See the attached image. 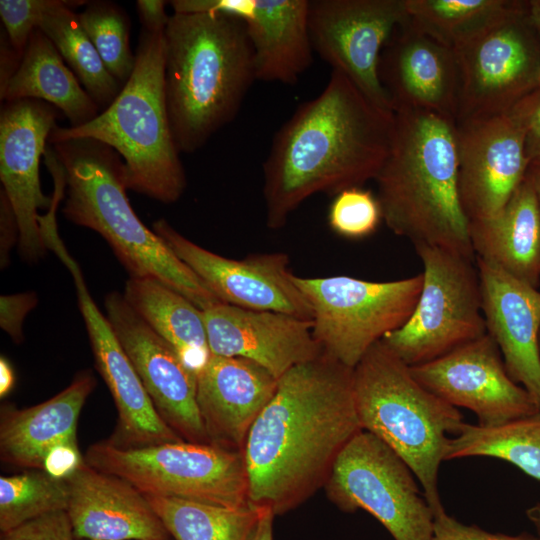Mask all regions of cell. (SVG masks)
Masks as SVG:
<instances>
[{"mask_svg":"<svg viewBox=\"0 0 540 540\" xmlns=\"http://www.w3.org/2000/svg\"><path fill=\"white\" fill-rule=\"evenodd\" d=\"M457 122L508 113L540 86V38L526 8L454 50Z\"/></svg>","mask_w":540,"mask_h":540,"instance_id":"obj_12","label":"cell"},{"mask_svg":"<svg viewBox=\"0 0 540 540\" xmlns=\"http://www.w3.org/2000/svg\"><path fill=\"white\" fill-rule=\"evenodd\" d=\"M152 229L221 302L312 320L310 305L294 281L286 253H256L232 259L194 243L165 219L156 220Z\"/></svg>","mask_w":540,"mask_h":540,"instance_id":"obj_14","label":"cell"},{"mask_svg":"<svg viewBox=\"0 0 540 540\" xmlns=\"http://www.w3.org/2000/svg\"><path fill=\"white\" fill-rule=\"evenodd\" d=\"M518 0H406L409 20L440 44L465 45L494 26L522 12Z\"/></svg>","mask_w":540,"mask_h":540,"instance_id":"obj_30","label":"cell"},{"mask_svg":"<svg viewBox=\"0 0 540 540\" xmlns=\"http://www.w3.org/2000/svg\"><path fill=\"white\" fill-rule=\"evenodd\" d=\"M66 480V512L76 539L169 540L145 495L126 480L85 461Z\"/></svg>","mask_w":540,"mask_h":540,"instance_id":"obj_24","label":"cell"},{"mask_svg":"<svg viewBox=\"0 0 540 540\" xmlns=\"http://www.w3.org/2000/svg\"><path fill=\"white\" fill-rule=\"evenodd\" d=\"M423 283L407 322L381 341L408 366L433 361L487 333L476 258L414 246Z\"/></svg>","mask_w":540,"mask_h":540,"instance_id":"obj_10","label":"cell"},{"mask_svg":"<svg viewBox=\"0 0 540 540\" xmlns=\"http://www.w3.org/2000/svg\"><path fill=\"white\" fill-rule=\"evenodd\" d=\"M66 0H1L0 16L5 32L19 55L23 56L28 41L42 18Z\"/></svg>","mask_w":540,"mask_h":540,"instance_id":"obj_37","label":"cell"},{"mask_svg":"<svg viewBox=\"0 0 540 540\" xmlns=\"http://www.w3.org/2000/svg\"><path fill=\"white\" fill-rule=\"evenodd\" d=\"M0 99L46 102L61 111L73 128L90 122L100 113L99 106L39 28L32 33L21 63Z\"/></svg>","mask_w":540,"mask_h":540,"instance_id":"obj_28","label":"cell"},{"mask_svg":"<svg viewBox=\"0 0 540 540\" xmlns=\"http://www.w3.org/2000/svg\"><path fill=\"white\" fill-rule=\"evenodd\" d=\"M95 385L94 376L84 371L45 402L24 409L2 406L1 461L21 468L43 470L47 458L56 450L79 448V416Z\"/></svg>","mask_w":540,"mask_h":540,"instance_id":"obj_26","label":"cell"},{"mask_svg":"<svg viewBox=\"0 0 540 540\" xmlns=\"http://www.w3.org/2000/svg\"><path fill=\"white\" fill-rule=\"evenodd\" d=\"M2 540H76L66 510L29 520L2 533Z\"/></svg>","mask_w":540,"mask_h":540,"instance_id":"obj_38","label":"cell"},{"mask_svg":"<svg viewBox=\"0 0 540 540\" xmlns=\"http://www.w3.org/2000/svg\"><path fill=\"white\" fill-rule=\"evenodd\" d=\"M175 540H246L262 507L228 508L175 497L145 495Z\"/></svg>","mask_w":540,"mask_h":540,"instance_id":"obj_33","label":"cell"},{"mask_svg":"<svg viewBox=\"0 0 540 540\" xmlns=\"http://www.w3.org/2000/svg\"><path fill=\"white\" fill-rule=\"evenodd\" d=\"M0 228H1V265L8 261V252L11 246L18 242V224L5 193L0 191Z\"/></svg>","mask_w":540,"mask_h":540,"instance_id":"obj_42","label":"cell"},{"mask_svg":"<svg viewBox=\"0 0 540 540\" xmlns=\"http://www.w3.org/2000/svg\"><path fill=\"white\" fill-rule=\"evenodd\" d=\"M357 416L365 430L410 467L433 515L445 510L438 486L449 438L464 423L457 407L424 388L382 341L353 368Z\"/></svg>","mask_w":540,"mask_h":540,"instance_id":"obj_7","label":"cell"},{"mask_svg":"<svg viewBox=\"0 0 540 540\" xmlns=\"http://www.w3.org/2000/svg\"><path fill=\"white\" fill-rule=\"evenodd\" d=\"M175 13L220 12L239 18L249 38L256 80L293 85L309 68L308 0H173Z\"/></svg>","mask_w":540,"mask_h":540,"instance_id":"obj_20","label":"cell"},{"mask_svg":"<svg viewBox=\"0 0 540 540\" xmlns=\"http://www.w3.org/2000/svg\"><path fill=\"white\" fill-rule=\"evenodd\" d=\"M49 249L54 251L73 277L95 366L117 409L116 430L107 440L119 447H145L183 440L156 411L107 317L90 295L78 263L69 254L60 236L50 240Z\"/></svg>","mask_w":540,"mask_h":540,"instance_id":"obj_16","label":"cell"},{"mask_svg":"<svg viewBox=\"0 0 540 540\" xmlns=\"http://www.w3.org/2000/svg\"><path fill=\"white\" fill-rule=\"evenodd\" d=\"M135 57L131 76L107 108L82 126H56L48 143L71 138L100 141L123 160L127 189L174 203L187 181L167 108L164 31L142 29Z\"/></svg>","mask_w":540,"mask_h":540,"instance_id":"obj_6","label":"cell"},{"mask_svg":"<svg viewBox=\"0 0 540 540\" xmlns=\"http://www.w3.org/2000/svg\"><path fill=\"white\" fill-rule=\"evenodd\" d=\"M469 235L476 258L538 288L540 208L526 178L497 214L469 222Z\"/></svg>","mask_w":540,"mask_h":540,"instance_id":"obj_27","label":"cell"},{"mask_svg":"<svg viewBox=\"0 0 540 540\" xmlns=\"http://www.w3.org/2000/svg\"><path fill=\"white\" fill-rule=\"evenodd\" d=\"M22 56L13 48L5 30L0 36V95L4 93L9 81L17 71Z\"/></svg>","mask_w":540,"mask_h":540,"instance_id":"obj_44","label":"cell"},{"mask_svg":"<svg viewBox=\"0 0 540 540\" xmlns=\"http://www.w3.org/2000/svg\"><path fill=\"white\" fill-rule=\"evenodd\" d=\"M68 503L66 479L36 469L1 476L0 530L4 533L42 515L66 510Z\"/></svg>","mask_w":540,"mask_h":540,"instance_id":"obj_34","label":"cell"},{"mask_svg":"<svg viewBox=\"0 0 540 540\" xmlns=\"http://www.w3.org/2000/svg\"><path fill=\"white\" fill-rule=\"evenodd\" d=\"M389 155L374 179L383 221L414 246L476 258L458 189L456 122L399 110Z\"/></svg>","mask_w":540,"mask_h":540,"instance_id":"obj_4","label":"cell"},{"mask_svg":"<svg viewBox=\"0 0 540 540\" xmlns=\"http://www.w3.org/2000/svg\"><path fill=\"white\" fill-rule=\"evenodd\" d=\"M164 38L172 134L194 153L237 116L256 80L253 50L243 22L220 12H173Z\"/></svg>","mask_w":540,"mask_h":540,"instance_id":"obj_3","label":"cell"},{"mask_svg":"<svg viewBox=\"0 0 540 540\" xmlns=\"http://www.w3.org/2000/svg\"><path fill=\"white\" fill-rule=\"evenodd\" d=\"M416 480L400 456L361 430L337 457L324 488L340 510L370 513L394 540H431L434 515Z\"/></svg>","mask_w":540,"mask_h":540,"instance_id":"obj_11","label":"cell"},{"mask_svg":"<svg viewBox=\"0 0 540 540\" xmlns=\"http://www.w3.org/2000/svg\"><path fill=\"white\" fill-rule=\"evenodd\" d=\"M139 21L142 29L150 32L164 31L170 16L166 13V2L163 0H138L136 2Z\"/></svg>","mask_w":540,"mask_h":540,"instance_id":"obj_43","label":"cell"},{"mask_svg":"<svg viewBox=\"0 0 540 540\" xmlns=\"http://www.w3.org/2000/svg\"><path fill=\"white\" fill-rule=\"evenodd\" d=\"M65 175V218L99 233L131 278H152L185 296L202 311L221 302L168 245L146 227L126 191L123 160L90 138L48 143Z\"/></svg>","mask_w":540,"mask_h":540,"instance_id":"obj_5","label":"cell"},{"mask_svg":"<svg viewBox=\"0 0 540 540\" xmlns=\"http://www.w3.org/2000/svg\"><path fill=\"white\" fill-rule=\"evenodd\" d=\"M277 384L274 375L252 360L211 354L196 375L197 405L209 443L243 451Z\"/></svg>","mask_w":540,"mask_h":540,"instance_id":"obj_25","label":"cell"},{"mask_svg":"<svg viewBox=\"0 0 540 540\" xmlns=\"http://www.w3.org/2000/svg\"><path fill=\"white\" fill-rule=\"evenodd\" d=\"M410 371L437 397L471 410L482 427L540 412L531 394L509 376L500 350L488 333L433 361L410 366Z\"/></svg>","mask_w":540,"mask_h":540,"instance_id":"obj_15","label":"cell"},{"mask_svg":"<svg viewBox=\"0 0 540 540\" xmlns=\"http://www.w3.org/2000/svg\"><path fill=\"white\" fill-rule=\"evenodd\" d=\"M84 461L144 495L228 508L251 504L243 451L185 440L145 447H119L104 440L87 449Z\"/></svg>","mask_w":540,"mask_h":540,"instance_id":"obj_8","label":"cell"},{"mask_svg":"<svg viewBox=\"0 0 540 540\" xmlns=\"http://www.w3.org/2000/svg\"><path fill=\"white\" fill-rule=\"evenodd\" d=\"M37 303V295L34 292L1 296L0 325L15 342L23 340V321Z\"/></svg>","mask_w":540,"mask_h":540,"instance_id":"obj_41","label":"cell"},{"mask_svg":"<svg viewBox=\"0 0 540 540\" xmlns=\"http://www.w3.org/2000/svg\"><path fill=\"white\" fill-rule=\"evenodd\" d=\"M312 311V333L326 356L354 368L367 351L410 318L423 275L393 281L294 275Z\"/></svg>","mask_w":540,"mask_h":540,"instance_id":"obj_9","label":"cell"},{"mask_svg":"<svg viewBox=\"0 0 540 540\" xmlns=\"http://www.w3.org/2000/svg\"><path fill=\"white\" fill-rule=\"evenodd\" d=\"M525 178L531 185L540 208V159L529 163Z\"/></svg>","mask_w":540,"mask_h":540,"instance_id":"obj_47","label":"cell"},{"mask_svg":"<svg viewBox=\"0 0 540 540\" xmlns=\"http://www.w3.org/2000/svg\"><path fill=\"white\" fill-rule=\"evenodd\" d=\"M520 124L529 162L540 159V86L510 111Z\"/></svg>","mask_w":540,"mask_h":540,"instance_id":"obj_40","label":"cell"},{"mask_svg":"<svg viewBox=\"0 0 540 540\" xmlns=\"http://www.w3.org/2000/svg\"><path fill=\"white\" fill-rule=\"evenodd\" d=\"M77 18L108 71L124 85L136 61L130 49V22L126 12L110 1H88Z\"/></svg>","mask_w":540,"mask_h":540,"instance_id":"obj_35","label":"cell"},{"mask_svg":"<svg viewBox=\"0 0 540 540\" xmlns=\"http://www.w3.org/2000/svg\"><path fill=\"white\" fill-rule=\"evenodd\" d=\"M333 197L327 222L330 229L342 238L359 240L369 237L383 221L377 195L362 186L345 189Z\"/></svg>","mask_w":540,"mask_h":540,"instance_id":"obj_36","label":"cell"},{"mask_svg":"<svg viewBox=\"0 0 540 540\" xmlns=\"http://www.w3.org/2000/svg\"><path fill=\"white\" fill-rule=\"evenodd\" d=\"M123 296L196 375L211 356L203 312L185 296L152 278H129Z\"/></svg>","mask_w":540,"mask_h":540,"instance_id":"obj_29","label":"cell"},{"mask_svg":"<svg viewBox=\"0 0 540 540\" xmlns=\"http://www.w3.org/2000/svg\"><path fill=\"white\" fill-rule=\"evenodd\" d=\"M395 113L332 70L323 91L300 105L276 133L263 165L265 221L271 230L317 193L339 192L375 179L386 161Z\"/></svg>","mask_w":540,"mask_h":540,"instance_id":"obj_2","label":"cell"},{"mask_svg":"<svg viewBox=\"0 0 540 540\" xmlns=\"http://www.w3.org/2000/svg\"><path fill=\"white\" fill-rule=\"evenodd\" d=\"M88 1H69L49 11L39 29L54 44L86 92L104 110L118 96L123 84L106 68L96 48L79 24L74 8Z\"/></svg>","mask_w":540,"mask_h":540,"instance_id":"obj_31","label":"cell"},{"mask_svg":"<svg viewBox=\"0 0 540 540\" xmlns=\"http://www.w3.org/2000/svg\"><path fill=\"white\" fill-rule=\"evenodd\" d=\"M104 305L106 317L160 417L183 440L209 443L197 405L196 374L123 294H107Z\"/></svg>","mask_w":540,"mask_h":540,"instance_id":"obj_18","label":"cell"},{"mask_svg":"<svg viewBox=\"0 0 540 540\" xmlns=\"http://www.w3.org/2000/svg\"><path fill=\"white\" fill-rule=\"evenodd\" d=\"M202 312L212 355L252 360L277 379L322 353L312 320L223 302Z\"/></svg>","mask_w":540,"mask_h":540,"instance_id":"obj_22","label":"cell"},{"mask_svg":"<svg viewBox=\"0 0 540 540\" xmlns=\"http://www.w3.org/2000/svg\"><path fill=\"white\" fill-rule=\"evenodd\" d=\"M476 265L487 333L540 409V291L489 261L476 258Z\"/></svg>","mask_w":540,"mask_h":540,"instance_id":"obj_23","label":"cell"},{"mask_svg":"<svg viewBox=\"0 0 540 540\" xmlns=\"http://www.w3.org/2000/svg\"><path fill=\"white\" fill-rule=\"evenodd\" d=\"M527 16L540 38V0L527 1Z\"/></svg>","mask_w":540,"mask_h":540,"instance_id":"obj_48","label":"cell"},{"mask_svg":"<svg viewBox=\"0 0 540 540\" xmlns=\"http://www.w3.org/2000/svg\"><path fill=\"white\" fill-rule=\"evenodd\" d=\"M14 369L5 356L0 358V397H6L14 388Z\"/></svg>","mask_w":540,"mask_h":540,"instance_id":"obj_46","label":"cell"},{"mask_svg":"<svg viewBox=\"0 0 540 540\" xmlns=\"http://www.w3.org/2000/svg\"><path fill=\"white\" fill-rule=\"evenodd\" d=\"M407 18L406 0H309L313 50L372 102L390 111L379 61L394 29Z\"/></svg>","mask_w":540,"mask_h":540,"instance_id":"obj_13","label":"cell"},{"mask_svg":"<svg viewBox=\"0 0 540 540\" xmlns=\"http://www.w3.org/2000/svg\"><path fill=\"white\" fill-rule=\"evenodd\" d=\"M362 430L353 369L321 353L278 379L243 450L250 503L283 514L324 487L348 442Z\"/></svg>","mask_w":540,"mask_h":540,"instance_id":"obj_1","label":"cell"},{"mask_svg":"<svg viewBox=\"0 0 540 540\" xmlns=\"http://www.w3.org/2000/svg\"><path fill=\"white\" fill-rule=\"evenodd\" d=\"M474 456L501 459L540 481V412L494 427L464 422L449 438L445 461Z\"/></svg>","mask_w":540,"mask_h":540,"instance_id":"obj_32","label":"cell"},{"mask_svg":"<svg viewBox=\"0 0 540 540\" xmlns=\"http://www.w3.org/2000/svg\"><path fill=\"white\" fill-rule=\"evenodd\" d=\"M431 540H539L530 533L508 535L488 532L476 525L461 523L445 510L434 515Z\"/></svg>","mask_w":540,"mask_h":540,"instance_id":"obj_39","label":"cell"},{"mask_svg":"<svg viewBox=\"0 0 540 540\" xmlns=\"http://www.w3.org/2000/svg\"><path fill=\"white\" fill-rule=\"evenodd\" d=\"M525 514L527 516V519L534 526L536 536L540 540V503H536L533 506L529 507L525 511Z\"/></svg>","mask_w":540,"mask_h":540,"instance_id":"obj_49","label":"cell"},{"mask_svg":"<svg viewBox=\"0 0 540 540\" xmlns=\"http://www.w3.org/2000/svg\"><path fill=\"white\" fill-rule=\"evenodd\" d=\"M275 515L271 509L262 507L259 519L246 540H273V521Z\"/></svg>","mask_w":540,"mask_h":540,"instance_id":"obj_45","label":"cell"},{"mask_svg":"<svg viewBox=\"0 0 540 540\" xmlns=\"http://www.w3.org/2000/svg\"><path fill=\"white\" fill-rule=\"evenodd\" d=\"M379 78L394 112L423 110L456 122L460 73L455 52L407 18L386 42Z\"/></svg>","mask_w":540,"mask_h":540,"instance_id":"obj_21","label":"cell"},{"mask_svg":"<svg viewBox=\"0 0 540 540\" xmlns=\"http://www.w3.org/2000/svg\"><path fill=\"white\" fill-rule=\"evenodd\" d=\"M458 189L469 220L490 218L524 181L529 160L522 128L508 112L456 123Z\"/></svg>","mask_w":540,"mask_h":540,"instance_id":"obj_19","label":"cell"},{"mask_svg":"<svg viewBox=\"0 0 540 540\" xmlns=\"http://www.w3.org/2000/svg\"><path fill=\"white\" fill-rule=\"evenodd\" d=\"M58 111L40 100L21 99L5 102L0 113L1 190L17 220L19 254L28 263L37 262L47 250L38 210L48 209L52 197L41 190L39 164Z\"/></svg>","mask_w":540,"mask_h":540,"instance_id":"obj_17","label":"cell"}]
</instances>
